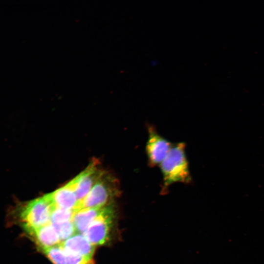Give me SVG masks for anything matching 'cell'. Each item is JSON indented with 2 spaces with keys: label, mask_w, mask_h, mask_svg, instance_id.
<instances>
[{
  "label": "cell",
  "mask_w": 264,
  "mask_h": 264,
  "mask_svg": "<svg viewBox=\"0 0 264 264\" xmlns=\"http://www.w3.org/2000/svg\"><path fill=\"white\" fill-rule=\"evenodd\" d=\"M54 207L45 195L25 202L17 200L7 211V222L24 232L38 228L50 222Z\"/></svg>",
  "instance_id": "cell-1"
},
{
  "label": "cell",
  "mask_w": 264,
  "mask_h": 264,
  "mask_svg": "<svg viewBox=\"0 0 264 264\" xmlns=\"http://www.w3.org/2000/svg\"><path fill=\"white\" fill-rule=\"evenodd\" d=\"M159 167L162 176L161 195L167 194L173 184H190L192 181L184 142L173 145Z\"/></svg>",
  "instance_id": "cell-2"
},
{
  "label": "cell",
  "mask_w": 264,
  "mask_h": 264,
  "mask_svg": "<svg viewBox=\"0 0 264 264\" xmlns=\"http://www.w3.org/2000/svg\"><path fill=\"white\" fill-rule=\"evenodd\" d=\"M118 180L110 173L104 172L86 197L79 202L74 210L85 208H102L109 205L119 195Z\"/></svg>",
  "instance_id": "cell-3"
},
{
  "label": "cell",
  "mask_w": 264,
  "mask_h": 264,
  "mask_svg": "<svg viewBox=\"0 0 264 264\" xmlns=\"http://www.w3.org/2000/svg\"><path fill=\"white\" fill-rule=\"evenodd\" d=\"M114 210L111 205L105 206L82 234L95 246L105 243L109 239Z\"/></svg>",
  "instance_id": "cell-4"
},
{
  "label": "cell",
  "mask_w": 264,
  "mask_h": 264,
  "mask_svg": "<svg viewBox=\"0 0 264 264\" xmlns=\"http://www.w3.org/2000/svg\"><path fill=\"white\" fill-rule=\"evenodd\" d=\"M148 138L145 146L148 165L150 167L159 166L173 145L161 135L154 125H147Z\"/></svg>",
  "instance_id": "cell-5"
},
{
  "label": "cell",
  "mask_w": 264,
  "mask_h": 264,
  "mask_svg": "<svg viewBox=\"0 0 264 264\" xmlns=\"http://www.w3.org/2000/svg\"><path fill=\"white\" fill-rule=\"evenodd\" d=\"M104 172L101 168L99 162L93 160L84 171L70 181L76 195L78 204L86 197Z\"/></svg>",
  "instance_id": "cell-6"
},
{
  "label": "cell",
  "mask_w": 264,
  "mask_h": 264,
  "mask_svg": "<svg viewBox=\"0 0 264 264\" xmlns=\"http://www.w3.org/2000/svg\"><path fill=\"white\" fill-rule=\"evenodd\" d=\"M45 196L54 207L74 210L78 204L76 195L70 181Z\"/></svg>",
  "instance_id": "cell-7"
},
{
  "label": "cell",
  "mask_w": 264,
  "mask_h": 264,
  "mask_svg": "<svg viewBox=\"0 0 264 264\" xmlns=\"http://www.w3.org/2000/svg\"><path fill=\"white\" fill-rule=\"evenodd\" d=\"M41 250L60 244L59 237L51 222L24 231Z\"/></svg>",
  "instance_id": "cell-8"
},
{
  "label": "cell",
  "mask_w": 264,
  "mask_h": 264,
  "mask_svg": "<svg viewBox=\"0 0 264 264\" xmlns=\"http://www.w3.org/2000/svg\"><path fill=\"white\" fill-rule=\"evenodd\" d=\"M60 245L66 251L91 258L95 248L81 233L75 234Z\"/></svg>",
  "instance_id": "cell-9"
},
{
  "label": "cell",
  "mask_w": 264,
  "mask_h": 264,
  "mask_svg": "<svg viewBox=\"0 0 264 264\" xmlns=\"http://www.w3.org/2000/svg\"><path fill=\"white\" fill-rule=\"evenodd\" d=\"M104 207L74 210L72 221L77 233L82 234L102 212Z\"/></svg>",
  "instance_id": "cell-10"
},
{
  "label": "cell",
  "mask_w": 264,
  "mask_h": 264,
  "mask_svg": "<svg viewBox=\"0 0 264 264\" xmlns=\"http://www.w3.org/2000/svg\"><path fill=\"white\" fill-rule=\"evenodd\" d=\"M41 250L53 264H67L65 252L60 244Z\"/></svg>",
  "instance_id": "cell-11"
},
{
  "label": "cell",
  "mask_w": 264,
  "mask_h": 264,
  "mask_svg": "<svg viewBox=\"0 0 264 264\" xmlns=\"http://www.w3.org/2000/svg\"><path fill=\"white\" fill-rule=\"evenodd\" d=\"M51 224L55 229L61 242L77 233L72 220Z\"/></svg>",
  "instance_id": "cell-12"
},
{
  "label": "cell",
  "mask_w": 264,
  "mask_h": 264,
  "mask_svg": "<svg viewBox=\"0 0 264 264\" xmlns=\"http://www.w3.org/2000/svg\"><path fill=\"white\" fill-rule=\"evenodd\" d=\"M74 213V210L54 207L51 213L50 222L60 223L72 220Z\"/></svg>",
  "instance_id": "cell-13"
},
{
  "label": "cell",
  "mask_w": 264,
  "mask_h": 264,
  "mask_svg": "<svg viewBox=\"0 0 264 264\" xmlns=\"http://www.w3.org/2000/svg\"><path fill=\"white\" fill-rule=\"evenodd\" d=\"M64 251L66 255L67 264H94L93 258L73 254L65 250Z\"/></svg>",
  "instance_id": "cell-14"
}]
</instances>
